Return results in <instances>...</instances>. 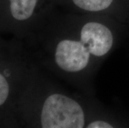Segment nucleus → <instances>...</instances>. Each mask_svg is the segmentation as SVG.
Listing matches in <instances>:
<instances>
[{"instance_id":"nucleus-1","label":"nucleus","mask_w":129,"mask_h":128,"mask_svg":"<svg viewBox=\"0 0 129 128\" xmlns=\"http://www.w3.org/2000/svg\"><path fill=\"white\" fill-rule=\"evenodd\" d=\"M39 121L43 128H82L85 116L75 100L61 93H53L43 102Z\"/></svg>"},{"instance_id":"nucleus-2","label":"nucleus","mask_w":129,"mask_h":128,"mask_svg":"<svg viewBox=\"0 0 129 128\" xmlns=\"http://www.w3.org/2000/svg\"><path fill=\"white\" fill-rule=\"evenodd\" d=\"M90 53L81 41L62 39L56 45L54 61L62 71L76 72L88 65Z\"/></svg>"},{"instance_id":"nucleus-3","label":"nucleus","mask_w":129,"mask_h":128,"mask_svg":"<svg viewBox=\"0 0 129 128\" xmlns=\"http://www.w3.org/2000/svg\"><path fill=\"white\" fill-rule=\"evenodd\" d=\"M41 0H0V34L34 17Z\"/></svg>"},{"instance_id":"nucleus-4","label":"nucleus","mask_w":129,"mask_h":128,"mask_svg":"<svg viewBox=\"0 0 129 128\" xmlns=\"http://www.w3.org/2000/svg\"><path fill=\"white\" fill-rule=\"evenodd\" d=\"M80 41L91 54L103 57L111 50L113 44V36L108 27L99 23L90 22L82 28Z\"/></svg>"},{"instance_id":"nucleus-5","label":"nucleus","mask_w":129,"mask_h":128,"mask_svg":"<svg viewBox=\"0 0 129 128\" xmlns=\"http://www.w3.org/2000/svg\"><path fill=\"white\" fill-rule=\"evenodd\" d=\"M13 71L10 51L0 34V125L11 104L13 94Z\"/></svg>"},{"instance_id":"nucleus-6","label":"nucleus","mask_w":129,"mask_h":128,"mask_svg":"<svg viewBox=\"0 0 129 128\" xmlns=\"http://www.w3.org/2000/svg\"><path fill=\"white\" fill-rule=\"evenodd\" d=\"M73 2L81 9L89 12H99L110 7L113 0H73Z\"/></svg>"},{"instance_id":"nucleus-7","label":"nucleus","mask_w":129,"mask_h":128,"mask_svg":"<svg viewBox=\"0 0 129 128\" xmlns=\"http://www.w3.org/2000/svg\"><path fill=\"white\" fill-rule=\"evenodd\" d=\"M113 126L111 124H109L108 122H106L104 121H95L91 122L87 128H112Z\"/></svg>"}]
</instances>
